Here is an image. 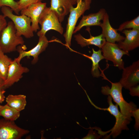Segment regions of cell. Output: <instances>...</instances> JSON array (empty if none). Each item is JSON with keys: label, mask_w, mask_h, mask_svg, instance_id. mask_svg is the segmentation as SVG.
<instances>
[{"label": "cell", "mask_w": 139, "mask_h": 139, "mask_svg": "<svg viewBox=\"0 0 139 139\" xmlns=\"http://www.w3.org/2000/svg\"><path fill=\"white\" fill-rule=\"evenodd\" d=\"M108 81L111 84V88L107 85L102 87V93L105 95H110L119 106L121 113L126 118L131 121L133 112L137 109V106L132 102L128 103L125 100L122 92L123 87L119 82L113 83Z\"/></svg>", "instance_id": "6da1fadb"}, {"label": "cell", "mask_w": 139, "mask_h": 139, "mask_svg": "<svg viewBox=\"0 0 139 139\" xmlns=\"http://www.w3.org/2000/svg\"><path fill=\"white\" fill-rule=\"evenodd\" d=\"M77 5L75 7H71L68 18L66 31L64 34L67 48L71 46V41L73 32L79 19L85 12L90 8L92 0H76Z\"/></svg>", "instance_id": "7a4b0ae2"}, {"label": "cell", "mask_w": 139, "mask_h": 139, "mask_svg": "<svg viewBox=\"0 0 139 139\" xmlns=\"http://www.w3.org/2000/svg\"><path fill=\"white\" fill-rule=\"evenodd\" d=\"M16 32L12 21L8 22L0 36V49L5 54L16 51L18 46L24 45L23 38L17 35Z\"/></svg>", "instance_id": "3957f363"}, {"label": "cell", "mask_w": 139, "mask_h": 139, "mask_svg": "<svg viewBox=\"0 0 139 139\" xmlns=\"http://www.w3.org/2000/svg\"><path fill=\"white\" fill-rule=\"evenodd\" d=\"M1 8V11L3 16L5 18L7 17L11 19L13 22L17 35L23 36L27 39L33 36V32L30 18L24 15H15L13 13V10L7 6H3Z\"/></svg>", "instance_id": "277c9868"}, {"label": "cell", "mask_w": 139, "mask_h": 139, "mask_svg": "<svg viewBox=\"0 0 139 139\" xmlns=\"http://www.w3.org/2000/svg\"><path fill=\"white\" fill-rule=\"evenodd\" d=\"M39 23L41 27L37 33L39 37L45 35L46 32L51 30L61 34L63 33V28L61 23L56 15L50 7L46 6L43 10L39 18Z\"/></svg>", "instance_id": "5b68a950"}, {"label": "cell", "mask_w": 139, "mask_h": 139, "mask_svg": "<svg viewBox=\"0 0 139 139\" xmlns=\"http://www.w3.org/2000/svg\"><path fill=\"white\" fill-rule=\"evenodd\" d=\"M108 95L107 102L109 105L108 108H100L97 106L93 103L92 104L97 109L107 110L115 117L116 119L115 125L113 127L108 131L111 132L108 138L111 135L113 138H115L120 134L122 130H128L127 125L130 123V121L126 118L119 111L118 105L117 104L114 105L113 103L111 96L109 95Z\"/></svg>", "instance_id": "8992f818"}, {"label": "cell", "mask_w": 139, "mask_h": 139, "mask_svg": "<svg viewBox=\"0 0 139 139\" xmlns=\"http://www.w3.org/2000/svg\"><path fill=\"white\" fill-rule=\"evenodd\" d=\"M101 49L105 59L112 62L114 66L120 70L123 69L124 68V63L122 58L124 55L129 56V52L120 49L117 44L106 41Z\"/></svg>", "instance_id": "52a82bcc"}, {"label": "cell", "mask_w": 139, "mask_h": 139, "mask_svg": "<svg viewBox=\"0 0 139 139\" xmlns=\"http://www.w3.org/2000/svg\"><path fill=\"white\" fill-rule=\"evenodd\" d=\"M29 132L18 126L14 121L0 119V139H20Z\"/></svg>", "instance_id": "ba28073f"}, {"label": "cell", "mask_w": 139, "mask_h": 139, "mask_svg": "<svg viewBox=\"0 0 139 139\" xmlns=\"http://www.w3.org/2000/svg\"><path fill=\"white\" fill-rule=\"evenodd\" d=\"M38 42L36 45L30 50L25 51V46L20 45L17 47V50L19 53L18 57L16 58L18 61L21 60L25 57H32L33 59L31 61L32 64H35L38 61V56L42 52L46 50L48 46L49 41L45 35L39 37Z\"/></svg>", "instance_id": "9c48e42d"}, {"label": "cell", "mask_w": 139, "mask_h": 139, "mask_svg": "<svg viewBox=\"0 0 139 139\" xmlns=\"http://www.w3.org/2000/svg\"><path fill=\"white\" fill-rule=\"evenodd\" d=\"M121 77L119 81L123 87L129 89L137 85L139 82V60L134 62L123 70Z\"/></svg>", "instance_id": "30bf717a"}, {"label": "cell", "mask_w": 139, "mask_h": 139, "mask_svg": "<svg viewBox=\"0 0 139 139\" xmlns=\"http://www.w3.org/2000/svg\"><path fill=\"white\" fill-rule=\"evenodd\" d=\"M20 62L15 58L11 63L8 71L6 79L4 81V88L5 89L8 88L18 82L22 78L24 73L29 72V69L22 66Z\"/></svg>", "instance_id": "8fae6325"}, {"label": "cell", "mask_w": 139, "mask_h": 139, "mask_svg": "<svg viewBox=\"0 0 139 139\" xmlns=\"http://www.w3.org/2000/svg\"><path fill=\"white\" fill-rule=\"evenodd\" d=\"M46 6V3L40 2L31 4L20 11L21 15H25L30 18L33 32H36L38 30L40 29L39 25V18Z\"/></svg>", "instance_id": "7c38bea8"}, {"label": "cell", "mask_w": 139, "mask_h": 139, "mask_svg": "<svg viewBox=\"0 0 139 139\" xmlns=\"http://www.w3.org/2000/svg\"><path fill=\"white\" fill-rule=\"evenodd\" d=\"M121 32L125 37L123 40L118 42L119 48L129 52L139 47V29H125Z\"/></svg>", "instance_id": "4fadbf2b"}, {"label": "cell", "mask_w": 139, "mask_h": 139, "mask_svg": "<svg viewBox=\"0 0 139 139\" xmlns=\"http://www.w3.org/2000/svg\"><path fill=\"white\" fill-rule=\"evenodd\" d=\"M100 27L102 29V34L106 41L115 43L123 40L125 37L117 32V29L113 28L111 25L109 16L106 12Z\"/></svg>", "instance_id": "5bb4252c"}, {"label": "cell", "mask_w": 139, "mask_h": 139, "mask_svg": "<svg viewBox=\"0 0 139 139\" xmlns=\"http://www.w3.org/2000/svg\"><path fill=\"white\" fill-rule=\"evenodd\" d=\"M76 3V0H51L50 8L56 15L61 23L69 13L71 7Z\"/></svg>", "instance_id": "9a60e30c"}, {"label": "cell", "mask_w": 139, "mask_h": 139, "mask_svg": "<svg viewBox=\"0 0 139 139\" xmlns=\"http://www.w3.org/2000/svg\"><path fill=\"white\" fill-rule=\"evenodd\" d=\"M106 10L104 8L100 9L97 12L91 13L88 15H83L77 26L75 27L73 34L80 31L84 27L98 26L100 27L105 13Z\"/></svg>", "instance_id": "2e32d148"}, {"label": "cell", "mask_w": 139, "mask_h": 139, "mask_svg": "<svg viewBox=\"0 0 139 139\" xmlns=\"http://www.w3.org/2000/svg\"><path fill=\"white\" fill-rule=\"evenodd\" d=\"M89 32L90 36L88 39L84 38L80 33L75 35L74 37L77 44L82 47L89 45H94L101 49L106 41L102 34L93 36L91 35L90 31Z\"/></svg>", "instance_id": "e0dca14e"}, {"label": "cell", "mask_w": 139, "mask_h": 139, "mask_svg": "<svg viewBox=\"0 0 139 139\" xmlns=\"http://www.w3.org/2000/svg\"><path fill=\"white\" fill-rule=\"evenodd\" d=\"M92 53L91 56L82 54L83 56L90 59L92 63L91 73L92 76L96 78H98L101 75L99 68V63L101 60L105 59L102 54L100 49L96 51L92 49Z\"/></svg>", "instance_id": "ac0fdd59"}, {"label": "cell", "mask_w": 139, "mask_h": 139, "mask_svg": "<svg viewBox=\"0 0 139 139\" xmlns=\"http://www.w3.org/2000/svg\"><path fill=\"white\" fill-rule=\"evenodd\" d=\"M6 101L9 106L20 112L24 109L27 104L26 96L22 94H9Z\"/></svg>", "instance_id": "d6986e66"}, {"label": "cell", "mask_w": 139, "mask_h": 139, "mask_svg": "<svg viewBox=\"0 0 139 139\" xmlns=\"http://www.w3.org/2000/svg\"><path fill=\"white\" fill-rule=\"evenodd\" d=\"M20 112L6 104L0 109V116L6 120L14 121L19 117Z\"/></svg>", "instance_id": "ffe728a7"}, {"label": "cell", "mask_w": 139, "mask_h": 139, "mask_svg": "<svg viewBox=\"0 0 139 139\" xmlns=\"http://www.w3.org/2000/svg\"><path fill=\"white\" fill-rule=\"evenodd\" d=\"M0 49V77L4 81L7 77L9 66L13 60Z\"/></svg>", "instance_id": "44dd1931"}, {"label": "cell", "mask_w": 139, "mask_h": 139, "mask_svg": "<svg viewBox=\"0 0 139 139\" xmlns=\"http://www.w3.org/2000/svg\"><path fill=\"white\" fill-rule=\"evenodd\" d=\"M127 29H139V16L129 21H125L119 26L117 30L121 32Z\"/></svg>", "instance_id": "7402d4cb"}, {"label": "cell", "mask_w": 139, "mask_h": 139, "mask_svg": "<svg viewBox=\"0 0 139 139\" xmlns=\"http://www.w3.org/2000/svg\"><path fill=\"white\" fill-rule=\"evenodd\" d=\"M4 6L10 7L16 14H19L20 11L17 2L14 0H0V8Z\"/></svg>", "instance_id": "603a6c76"}, {"label": "cell", "mask_w": 139, "mask_h": 139, "mask_svg": "<svg viewBox=\"0 0 139 139\" xmlns=\"http://www.w3.org/2000/svg\"><path fill=\"white\" fill-rule=\"evenodd\" d=\"M42 0H19L17 2L19 10L20 11L29 5L40 2Z\"/></svg>", "instance_id": "cb8c5ba5"}, {"label": "cell", "mask_w": 139, "mask_h": 139, "mask_svg": "<svg viewBox=\"0 0 139 139\" xmlns=\"http://www.w3.org/2000/svg\"><path fill=\"white\" fill-rule=\"evenodd\" d=\"M5 18L3 15L0 14V36L2 32L7 25Z\"/></svg>", "instance_id": "d4e9b609"}, {"label": "cell", "mask_w": 139, "mask_h": 139, "mask_svg": "<svg viewBox=\"0 0 139 139\" xmlns=\"http://www.w3.org/2000/svg\"><path fill=\"white\" fill-rule=\"evenodd\" d=\"M130 94L133 96H139V85L130 88L129 89Z\"/></svg>", "instance_id": "484cf974"}, {"label": "cell", "mask_w": 139, "mask_h": 139, "mask_svg": "<svg viewBox=\"0 0 139 139\" xmlns=\"http://www.w3.org/2000/svg\"><path fill=\"white\" fill-rule=\"evenodd\" d=\"M102 136L101 135H99L96 134V132H93L92 130V132H91L90 130V132L89 133L88 135L86 137H85L83 139H94L99 138Z\"/></svg>", "instance_id": "4316f807"}, {"label": "cell", "mask_w": 139, "mask_h": 139, "mask_svg": "<svg viewBox=\"0 0 139 139\" xmlns=\"http://www.w3.org/2000/svg\"><path fill=\"white\" fill-rule=\"evenodd\" d=\"M133 117L135 120V128L138 129L139 127V109H137L133 112Z\"/></svg>", "instance_id": "83f0119b"}, {"label": "cell", "mask_w": 139, "mask_h": 139, "mask_svg": "<svg viewBox=\"0 0 139 139\" xmlns=\"http://www.w3.org/2000/svg\"><path fill=\"white\" fill-rule=\"evenodd\" d=\"M5 89L4 87L0 88V103H2L5 99V97L4 94L5 91Z\"/></svg>", "instance_id": "f1b7e54d"}, {"label": "cell", "mask_w": 139, "mask_h": 139, "mask_svg": "<svg viewBox=\"0 0 139 139\" xmlns=\"http://www.w3.org/2000/svg\"><path fill=\"white\" fill-rule=\"evenodd\" d=\"M4 81L0 77V88L4 87Z\"/></svg>", "instance_id": "f546056e"}, {"label": "cell", "mask_w": 139, "mask_h": 139, "mask_svg": "<svg viewBox=\"0 0 139 139\" xmlns=\"http://www.w3.org/2000/svg\"><path fill=\"white\" fill-rule=\"evenodd\" d=\"M3 106L0 105V109Z\"/></svg>", "instance_id": "4dcf8cb0"}]
</instances>
